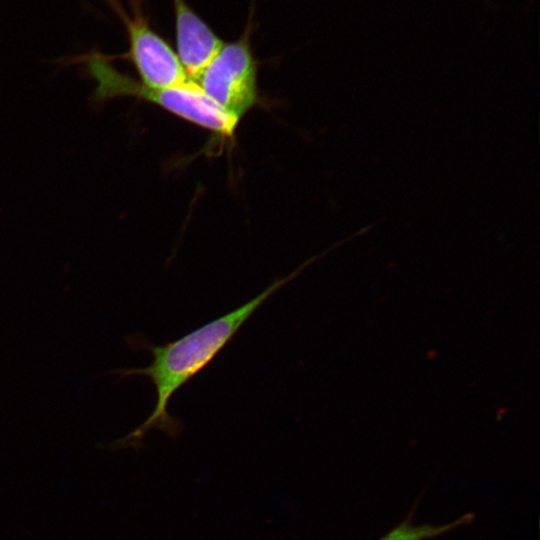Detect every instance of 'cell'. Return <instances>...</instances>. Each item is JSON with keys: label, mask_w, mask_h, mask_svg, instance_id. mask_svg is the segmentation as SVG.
I'll use <instances>...</instances> for the list:
<instances>
[{"label": "cell", "mask_w": 540, "mask_h": 540, "mask_svg": "<svg viewBox=\"0 0 540 540\" xmlns=\"http://www.w3.org/2000/svg\"><path fill=\"white\" fill-rule=\"evenodd\" d=\"M310 262H306L285 277L277 278L257 296L229 313L218 317L190 333L164 345H152L145 340H135L138 346L151 352L153 360L142 368L117 369L120 380L132 375L150 379L156 391V403L150 416L127 440L139 441L149 430L157 428L169 436L181 430V421L169 413L168 406L174 394L204 370L231 342L234 336L256 310L274 293L289 283Z\"/></svg>", "instance_id": "cell-1"}, {"label": "cell", "mask_w": 540, "mask_h": 540, "mask_svg": "<svg viewBox=\"0 0 540 540\" xmlns=\"http://www.w3.org/2000/svg\"><path fill=\"white\" fill-rule=\"evenodd\" d=\"M251 29L249 21L237 40L224 43L197 80L214 101L239 119L259 102Z\"/></svg>", "instance_id": "cell-2"}, {"label": "cell", "mask_w": 540, "mask_h": 540, "mask_svg": "<svg viewBox=\"0 0 540 540\" xmlns=\"http://www.w3.org/2000/svg\"><path fill=\"white\" fill-rule=\"evenodd\" d=\"M108 1L124 23L129 40L127 53L107 55L110 60H130L140 83L152 90L168 88L189 79L176 52L151 26L140 0H130L131 13L126 12L117 0Z\"/></svg>", "instance_id": "cell-3"}, {"label": "cell", "mask_w": 540, "mask_h": 540, "mask_svg": "<svg viewBox=\"0 0 540 540\" xmlns=\"http://www.w3.org/2000/svg\"><path fill=\"white\" fill-rule=\"evenodd\" d=\"M128 96L153 103L174 116L224 138L234 136L240 121L191 79L158 90L148 89L135 80Z\"/></svg>", "instance_id": "cell-4"}, {"label": "cell", "mask_w": 540, "mask_h": 540, "mask_svg": "<svg viewBox=\"0 0 540 540\" xmlns=\"http://www.w3.org/2000/svg\"><path fill=\"white\" fill-rule=\"evenodd\" d=\"M172 1L176 54L187 77L197 82L203 70L223 46L224 41L185 0Z\"/></svg>", "instance_id": "cell-5"}, {"label": "cell", "mask_w": 540, "mask_h": 540, "mask_svg": "<svg viewBox=\"0 0 540 540\" xmlns=\"http://www.w3.org/2000/svg\"><path fill=\"white\" fill-rule=\"evenodd\" d=\"M471 518L472 516L467 514L454 522L439 526L430 524L412 525L403 522L379 540H426L450 532L462 524H467Z\"/></svg>", "instance_id": "cell-6"}]
</instances>
